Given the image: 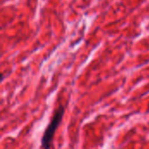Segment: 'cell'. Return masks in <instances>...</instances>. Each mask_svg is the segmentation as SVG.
I'll list each match as a JSON object with an SVG mask.
<instances>
[{
	"mask_svg": "<svg viewBox=\"0 0 149 149\" xmlns=\"http://www.w3.org/2000/svg\"><path fill=\"white\" fill-rule=\"evenodd\" d=\"M64 113H65V107L63 105H59L57 107V109H55V112L51 120V122L49 123V125L46 127L45 130V133L41 140V148H50L52 147L54 134L61 123Z\"/></svg>",
	"mask_w": 149,
	"mask_h": 149,
	"instance_id": "obj_1",
	"label": "cell"
}]
</instances>
